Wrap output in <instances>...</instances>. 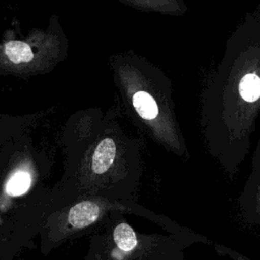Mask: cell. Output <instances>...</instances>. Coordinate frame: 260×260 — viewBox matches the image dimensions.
Listing matches in <instances>:
<instances>
[{
  "instance_id": "6da1fadb",
  "label": "cell",
  "mask_w": 260,
  "mask_h": 260,
  "mask_svg": "<svg viewBox=\"0 0 260 260\" xmlns=\"http://www.w3.org/2000/svg\"><path fill=\"white\" fill-rule=\"evenodd\" d=\"M260 116V11L249 13L226 41L222 59L200 94L203 144L233 179L247 158Z\"/></svg>"
},
{
  "instance_id": "7a4b0ae2",
  "label": "cell",
  "mask_w": 260,
  "mask_h": 260,
  "mask_svg": "<svg viewBox=\"0 0 260 260\" xmlns=\"http://www.w3.org/2000/svg\"><path fill=\"white\" fill-rule=\"evenodd\" d=\"M115 83L130 99L134 112L156 124L159 136L172 151L188 156V147L174 114L172 83L164 71L129 50L109 57Z\"/></svg>"
},
{
  "instance_id": "3957f363",
  "label": "cell",
  "mask_w": 260,
  "mask_h": 260,
  "mask_svg": "<svg viewBox=\"0 0 260 260\" xmlns=\"http://www.w3.org/2000/svg\"><path fill=\"white\" fill-rule=\"evenodd\" d=\"M69 40L57 14L46 28H32L26 35L6 29L0 39V75L27 78L47 74L67 57Z\"/></svg>"
},
{
  "instance_id": "277c9868",
  "label": "cell",
  "mask_w": 260,
  "mask_h": 260,
  "mask_svg": "<svg viewBox=\"0 0 260 260\" xmlns=\"http://www.w3.org/2000/svg\"><path fill=\"white\" fill-rule=\"evenodd\" d=\"M237 214L249 226H260V130L251 159L249 176L237 198Z\"/></svg>"
},
{
  "instance_id": "5b68a950",
  "label": "cell",
  "mask_w": 260,
  "mask_h": 260,
  "mask_svg": "<svg viewBox=\"0 0 260 260\" xmlns=\"http://www.w3.org/2000/svg\"><path fill=\"white\" fill-rule=\"evenodd\" d=\"M133 9L170 16H182L188 8L183 0H117Z\"/></svg>"
},
{
  "instance_id": "8992f818",
  "label": "cell",
  "mask_w": 260,
  "mask_h": 260,
  "mask_svg": "<svg viewBox=\"0 0 260 260\" xmlns=\"http://www.w3.org/2000/svg\"><path fill=\"white\" fill-rule=\"evenodd\" d=\"M101 213V207L93 201H81L75 204L68 213V221L76 229L85 228L93 223Z\"/></svg>"
},
{
  "instance_id": "52a82bcc",
  "label": "cell",
  "mask_w": 260,
  "mask_h": 260,
  "mask_svg": "<svg viewBox=\"0 0 260 260\" xmlns=\"http://www.w3.org/2000/svg\"><path fill=\"white\" fill-rule=\"evenodd\" d=\"M116 155V144L112 138H104L95 147L91 170L95 174H104L112 166Z\"/></svg>"
},
{
  "instance_id": "ba28073f",
  "label": "cell",
  "mask_w": 260,
  "mask_h": 260,
  "mask_svg": "<svg viewBox=\"0 0 260 260\" xmlns=\"http://www.w3.org/2000/svg\"><path fill=\"white\" fill-rule=\"evenodd\" d=\"M114 240L116 245L124 252H131L137 246L136 234L127 222H122L115 228Z\"/></svg>"
},
{
  "instance_id": "9c48e42d",
  "label": "cell",
  "mask_w": 260,
  "mask_h": 260,
  "mask_svg": "<svg viewBox=\"0 0 260 260\" xmlns=\"http://www.w3.org/2000/svg\"><path fill=\"white\" fill-rule=\"evenodd\" d=\"M30 185V177L26 172L14 174L6 184V192L11 196L23 194Z\"/></svg>"
},
{
  "instance_id": "30bf717a",
  "label": "cell",
  "mask_w": 260,
  "mask_h": 260,
  "mask_svg": "<svg viewBox=\"0 0 260 260\" xmlns=\"http://www.w3.org/2000/svg\"><path fill=\"white\" fill-rule=\"evenodd\" d=\"M214 249L218 254H220L222 256H226L231 260H250L247 256L241 254L240 252H238V251H236V250H234L230 247H225L223 245L215 244Z\"/></svg>"
}]
</instances>
